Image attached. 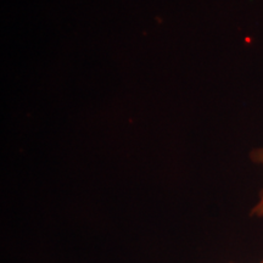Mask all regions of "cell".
Instances as JSON below:
<instances>
[{
  "label": "cell",
  "instance_id": "6da1fadb",
  "mask_svg": "<svg viewBox=\"0 0 263 263\" xmlns=\"http://www.w3.org/2000/svg\"><path fill=\"white\" fill-rule=\"evenodd\" d=\"M250 157H251L252 162L257 163L259 166L263 167V147L255 149L251 154H250ZM251 216L258 217V218H262L263 217V188L261 192H259L257 202H256L255 206L252 207Z\"/></svg>",
  "mask_w": 263,
  "mask_h": 263
},
{
  "label": "cell",
  "instance_id": "7a4b0ae2",
  "mask_svg": "<svg viewBox=\"0 0 263 263\" xmlns=\"http://www.w3.org/2000/svg\"><path fill=\"white\" fill-rule=\"evenodd\" d=\"M227 263H233V262H227ZM258 263H263V259H261V261H259Z\"/></svg>",
  "mask_w": 263,
  "mask_h": 263
}]
</instances>
